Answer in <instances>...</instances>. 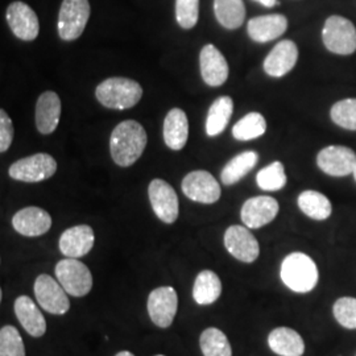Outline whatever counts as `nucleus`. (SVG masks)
<instances>
[{
	"mask_svg": "<svg viewBox=\"0 0 356 356\" xmlns=\"http://www.w3.org/2000/svg\"><path fill=\"white\" fill-rule=\"evenodd\" d=\"M148 136L136 120H124L114 128L110 138V152L115 164L127 168L135 164L147 147Z\"/></svg>",
	"mask_w": 356,
	"mask_h": 356,
	"instance_id": "obj_1",
	"label": "nucleus"
},
{
	"mask_svg": "<svg viewBox=\"0 0 356 356\" xmlns=\"http://www.w3.org/2000/svg\"><path fill=\"white\" fill-rule=\"evenodd\" d=\"M280 277L285 286L293 292H312L318 284V268L310 256L293 252L282 260Z\"/></svg>",
	"mask_w": 356,
	"mask_h": 356,
	"instance_id": "obj_2",
	"label": "nucleus"
},
{
	"mask_svg": "<svg viewBox=\"0 0 356 356\" xmlns=\"http://www.w3.org/2000/svg\"><path fill=\"white\" fill-rule=\"evenodd\" d=\"M95 95L99 103L111 110H128L140 102L143 88L139 82L124 78L114 76L107 78L99 83L95 90Z\"/></svg>",
	"mask_w": 356,
	"mask_h": 356,
	"instance_id": "obj_3",
	"label": "nucleus"
},
{
	"mask_svg": "<svg viewBox=\"0 0 356 356\" xmlns=\"http://www.w3.org/2000/svg\"><path fill=\"white\" fill-rule=\"evenodd\" d=\"M325 47L335 54L348 56L356 51V28L348 19L334 15L322 29Z\"/></svg>",
	"mask_w": 356,
	"mask_h": 356,
	"instance_id": "obj_4",
	"label": "nucleus"
},
{
	"mask_svg": "<svg viewBox=\"0 0 356 356\" xmlns=\"http://www.w3.org/2000/svg\"><path fill=\"white\" fill-rule=\"evenodd\" d=\"M89 0H64L58 13V36L64 41H74L82 36L90 19Z\"/></svg>",
	"mask_w": 356,
	"mask_h": 356,
	"instance_id": "obj_5",
	"label": "nucleus"
},
{
	"mask_svg": "<svg viewBox=\"0 0 356 356\" xmlns=\"http://www.w3.org/2000/svg\"><path fill=\"white\" fill-rule=\"evenodd\" d=\"M56 277L66 293L73 297H83L92 288V275L78 259L60 260L56 266Z\"/></svg>",
	"mask_w": 356,
	"mask_h": 356,
	"instance_id": "obj_6",
	"label": "nucleus"
},
{
	"mask_svg": "<svg viewBox=\"0 0 356 356\" xmlns=\"http://www.w3.org/2000/svg\"><path fill=\"white\" fill-rule=\"evenodd\" d=\"M56 172L57 161L48 153H36L17 160L8 170L10 177L28 184L45 181L53 177Z\"/></svg>",
	"mask_w": 356,
	"mask_h": 356,
	"instance_id": "obj_7",
	"label": "nucleus"
},
{
	"mask_svg": "<svg viewBox=\"0 0 356 356\" xmlns=\"http://www.w3.org/2000/svg\"><path fill=\"white\" fill-rule=\"evenodd\" d=\"M35 296L38 305L54 316H64L70 309L67 293L49 275H40L35 281Z\"/></svg>",
	"mask_w": 356,
	"mask_h": 356,
	"instance_id": "obj_8",
	"label": "nucleus"
},
{
	"mask_svg": "<svg viewBox=\"0 0 356 356\" xmlns=\"http://www.w3.org/2000/svg\"><path fill=\"white\" fill-rule=\"evenodd\" d=\"M184 194L198 204H216L220 198V185L214 176L206 170H194L182 179Z\"/></svg>",
	"mask_w": 356,
	"mask_h": 356,
	"instance_id": "obj_9",
	"label": "nucleus"
},
{
	"mask_svg": "<svg viewBox=\"0 0 356 356\" xmlns=\"http://www.w3.org/2000/svg\"><path fill=\"white\" fill-rule=\"evenodd\" d=\"M148 197L154 214L166 225H172L177 220L179 214L177 193L160 178L151 181L148 188Z\"/></svg>",
	"mask_w": 356,
	"mask_h": 356,
	"instance_id": "obj_10",
	"label": "nucleus"
},
{
	"mask_svg": "<svg viewBox=\"0 0 356 356\" xmlns=\"http://www.w3.org/2000/svg\"><path fill=\"white\" fill-rule=\"evenodd\" d=\"M177 292L172 286H160L149 293L147 309L153 323L161 329L169 327L177 314Z\"/></svg>",
	"mask_w": 356,
	"mask_h": 356,
	"instance_id": "obj_11",
	"label": "nucleus"
},
{
	"mask_svg": "<svg viewBox=\"0 0 356 356\" xmlns=\"http://www.w3.org/2000/svg\"><path fill=\"white\" fill-rule=\"evenodd\" d=\"M317 164L322 172L332 177H346L354 173L356 153L343 145H330L317 156Z\"/></svg>",
	"mask_w": 356,
	"mask_h": 356,
	"instance_id": "obj_12",
	"label": "nucleus"
},
{
	"mask_svg": "<svg viewBox=\"0 0 356 356\" xmlns=\"http://www.w3.org/2000/svg\"><path fill=\"white\" fill-rule=\"evenodd\" d=\"M225 247L236 260L254 263L260 254V245L254 234L245 226H231L225 232Z\"/></svg>",
	"mask_w": 356,
	"mask_h": 356,
	"instance_id": "obj_13",
	"label": "nucleus"
},
{
	"mask_svg": "<svg viewBox=\"0 0 356 356\" xmlns=\"http://www.w3.org/2000/svg\"><path fill=\"white\" fill-rule=\"evenodd\" d=\"M280 206L279 202L268 195H259L247 200L243 204L241 218L245 227L261 229L269 225L277 214Z\"/></svg>",
	"mask_w": 356,
	"mask_h": 356,
	"instance_id": "obj_14",
	"label": "nucleus"
},
{
	"mask_svg": "<svg viewBox=\"0 0 356 356\" xmlns=\"http://www.w3.org/2000/svg\"><path fill=\"white\" fill-rule=\"evenodd\" d=\"M7 23L13 35L23 41H33L40 32L36 13L23 1H13L6 13Z\"/></svg>",
	"mask_w": 356,
	"mask_h": 356,
	"instance_id": "obj_15",
	"label": "nucleus"
},
{
	"mask_svg": "<svg viewBox=\"0 0 356 356\" xmlns=\"http://www.w3.org/2000/svg\"><path fill=\"white\" fill-rule=\"evenodd\" d=\"M200 67L204 83L211 88L222 86L229 78V64L213 44L204 45L200 53Z\"/></svg>",
	"mask_w": 356,
	"mask_h": 356,
	"instance_id": "obj_16",
	"label": "nucleus"
},
{
	"mask_svg": "<svg viewBox=\"0 0 356 356\" xmlns=\"http://www.w3.org/2000/svg\"><path fill=\"white\" fill-rule=\"evenodd\" d=\"M13 229L26 238L47 234L51 227V218L44 209L31 206L19 210L13 218Z\"/></svg>",
	"mask_w": 356,
	"mask_h": 356,
	"instance_id": "obj_17",
	"label": "nucleus"
},
{
	"mask_svg": "<svg viewBox=\"0 0 356 356\" xmlns=\"http://www.w3.org/2000/svg\"><path fill=\"white\" fill-rule=\"evenodd\" d=\"M95 235L88 225H79L65 229L60 238L58 247L61 254L70 259H79L89 254L94 247Z\"/></svg>",
	"mask_w": 356,
	"mask_h": 356,
	"instance_id": "obj_18",
	"label": "nucleus"
},
{
	"mask_svg": "<svg viewBox=\"0 0 356 356\" xmlns=\"http://www.w3.org/2000/svg\"><path fill=\"white\" fill-rule=\"evenodd\" d=\"M298 60V48L291 40H282L270 53L264 61V72L268 76L273 78H281L286 76Z\"/></svg>",
	"mask_w": 356,
	"mask_h": 356,
	"instance_id": "obj_19",
	"label": "nucleus"
},
{
	"mask_svg": "<svg viewBox=\"0 0 356 356\" xmlns=\"http://www.w3.org/2000/svg\"><path fill=\"white\" fill-rule=\"evenodd\" d=\"M288 29V19L281 13L256 16L248 22L247 32L256 42H269L282 36Z\"/></svg>",
	"mask_w": 356,
	"mask_h": 356,
	"instance_id": "obj_20",
	"label": "nucleus"
},
{
	"mask_svg": "<svg viewBox=\"0 0 356 356\" xmlns=\"http://www.w3.org/2000/svg\"><path fill=\"white\" fill-rule=\"evenodd\" d=\"M61 118V99L54 91H45L36 103V127L40 134L51 135L58 127Z\"/></svg>",
	"mask_w": 356,
	"mask_h": 356,
	"instance_id": "obj_21",
	"label": "nucleus"
},
{
	"mask_svg": "<svg viewBox=\"0 0 356 356\" xmlns=\"http://www.w3.org/2000/svg\"><path fill=\"white\" fill-rule=\"evenodd\" d=\"M15 314L24 327V330L35 337L40 338L47 331V321L41 314L38 305L28 297V296H20L15 301Z\"/></svg>",
	"mask_w": 356,
	"mask_h": 356,
	"instance_id": "obj_22",
	"label": "nucleus"
},
{
	"mask_svg": "<svg viewBox=\"0 0 356 356\" xmlns=\"http://www.w3.org/2000/svg\"><path fill=\"white\" fill-rule=\"evenodd\" d=\"M269 348L280 356H302L305 342L302 337L291 327H277L268 335Z\"/></svg>",
	"mask_w": 356,
	"mask_h": 356,
	"instance_id": "obj_23",
	"label": "nucleus"
},
{
	"mask_svg": "<svg viewBox=\"0 0 356 356\" xmlns=\"http://www.w3.org/2000/svg\"><path fill=\"white\" fill-rule=\"evenodd\" d=\"M189 138V122L185 111L172 108L164 120V141L173 151H181Z\"/></svg>",
	"mask_w": 356,
	"mask_h": 356,
	"instance_id": "obj_24",
	"label": "nucleus"
},
{
	"mask_svg": "<svg viewBox=\"0 0 356 356\" xmlns=\"http://www.w3.org/2000/svg\"><path fill=\"white\" fill-rule=\"evenodd\" d=\"M234 113V101L227 95L216 98L209 108L206 118V134L210 138L220 135L229 126V119Z\"/></svg>",
	"mask_w": 356,
	"mask_h": 356,
	"instance_id": "obj_25",
	"label": "nucleus"
},
{
	"mask_svg": "<svg viewBox=\"0 0 356 356\" xmlns=\"http://www.w3.org/2000/svg\"><path fill=\"white\" fill-rule=\"evenodd\" d=\"M222 294V281L216 272L204 269L198 273L193 286V298L198 305H211Z\"/></svg>",
	"mask_w": 356,
	"mask_h": 356,
	"instance_id": "obj_26",
	"label": "nucleus"
},
{
	"mask_svg": "<svg viewBox=\"0 0 356 356\" xmlns=\"http://www.w3.org/2000/svg\"><path fill=\"white\" fill-rule=\"evenodd\" d=\"M257 161H259V156L254 151H245L231 159L220 173V179L223 185L231 186L239 182L254 169Z\"/></svg>",
	"mask_w": 356,
	"mask_h": 356,
	"instance_id": "obj_27",
	"label": "nucleus"
},
{
	"mask_svg": "<svg viewBox=\"0 0 356 356\" xmlns=\"http://www.w3.org/2000/svg\"><path fill=\"white\" fill-rule=\"evenodd\" d=\"M298 207L306 216L316 220H325L332 213L330 200L316 191H302L298 195Z\"/></svg>",
	"mask_w": 356,
	"mask_h": 356,
	"instance_id": "obj_28",
	"label": "nucleus"
},
{
	"mask_svg": "<svg viewBox=\"0 0 356 356\" xmlns=\"http://www.w3.org/2000/svg\"><path fill=\"white\" fill-rule=\"evenodd\" d=\"M214 13L219 24L226 29H238L244 23L243 0H214Z\"/></svg>",
	"mask_w": 356,
	"mask_h": 356,
	"instance_id": "obj_29",
	"label": "nucleus"
},
{
	"mask_svg": "<svg viewBox=\"0 0 356 356\" xmlns=\"http://www.w3.org/2000/svg\"><path fill=\"white\" fill-rule=\"evenodd\" d=\"M267 131L266 118L259 113H250L232 128V136L239 141L254 140Z\"/></svg>",
	"mask_w": 356,
	"mask_h": 356,
	"instance_id": "obj_30",
	"label": "nucleus"
},
{
	"mask_svg": "<svg viewBox=\"0 0 356 356\" xmlns=\"http://www.w3.org/2000/svg\"><path fill=\"white\" fill-rule=\"evenodd\" d=\"M200 347L204 356H232L227 337L216 327H209L201 334Z\"/></svg>",
	"mask_w": 356,
	"mask_h": 356,
	"instance_id": "obj_31",
	"label": "nucleus"
},
{
	"mask_svg": "<svg viewBox=\"0 0 356 356\" xmlns=\"http://www.w3.org/2000/svg\"><path fill=\"white\" fill-rule=\"evenodd\" d=\"M286 181L288 178L285 175V169L280 161L269 164L256 175V182L261 191H281L286 185Z\"/></svg>",
	"mask_w": 356,
	"mask_h": 356,
	"instance_id": "obj_32",
	"label": "nucleus"
},
{
	"mask_svg": "<svg viewBox=\"0 0 356 356\" xmlns=\"http://www.w3.org/2000/svg\"><path fill=\"white\" fill-rule=\"evenodd\" d=\"M331 119L339 127L356 131V98L335 103L331 108Z\"/></svg>",
	"mask_w": 356,
	"mask_h": 356,
	"instance_id": "obj_33",
	"label": "nucleus"
},
{
	"mask_svg": "<svg viewBox=\"0 0 356 356\" xmlns=\"http://www.w3.org/2000/svg\"><path fill=\"white\" fill-rule=\"evenodd\" d=\"M0 356H26V347L19 330L3 326L0 330Z\"/></svg>",
	"mask_w": 356,
	"mask_h": 356,
	"instance_id": "obj_34",
	"label": "nucleus"
},
{
	"mask_svg": "<svg viewBox=\"0 0 356 356\" xmlns=\"http://www.w3.org/2000/svg\"><path fill=\"white\" fill-rule=\"evenodd\" d=\"M332 314L337 322L348 330H356V298L342 297L332 306Z\"/></svg>",
	"mask_w": 356,
	"mask_h": 356,
	"instance_id": "obj_35",
	"label": "nucleus"
},
{
	"mask_svg": "<svg viewBox=\"0 0 356 356\" xmlns=\"http://www.w3.org/2000/svg\"><path fill=\"white\" fill-rule=\"evenodd\" d=\"M200 17V0H176V19L182 29L197 26Z\"/></svg>",
	"mask_w": 356,
	"mask_h": 356,
	"instance_id": "obj_36",
	"label": "nucleus"
},
{
	"mask_svg": "<svg viewBox=\"0 0 356 356\" xmlns=\"http://www.w3.org/2000/svg\"><path fill=\"white\" fill-rule=\"evenodd\" d=\"M15 129L13 120L4 110H0V152L8 151L13 144Z\"/></svg>",
	"mask_w": 356,
	"mask_h": 356,
	"instance_id": "obj_37",
	"label": "nucleus"
},
{
	"mask_svg": "<svg viewBox=\"0 0 356 356\" xmlns=\"http://www.w3.org/2000/svg\"><path fill=\"white\" fill-rule=\"evenodd\" d=\"M254 1L263 4L264 7H268V8H272V7H275L279 3L277 0H254Z\"/></svg>",
	"mask_w": 356,
	"mask_h": 356,
	"instance_id": "obj_38",
	"label": "nucleus"
},
{
	"mask_svg": "<svg viewBox=\"0 0 356 356\" xmlns=\"http://www.w3.org/2000/svg\"><path fill=\"white\" fill-rule=\"evenodd\" d=\"M115 356H135L132 353H129V351H120V353H118Z\"/></svg>",
	"mask_w": 356,
	"mask_h": 356,
	"instance_id": "obj_39",
	"label": "nucleus"
},
{
	"mask_svg": "<svg viewBox=\"0 0 356 356\" xmlns=\"http://www.w3.org/2000/svg\"><path fill=\"white\" fill-rule=\"evenodd\" d=\"M353 175H354V178H355V181H356V166H355V169H354V173H353Z\"/></svg>",
	"mask_w": 356,
	"mask_h": 356,
	"instance_id": "obj_40",
	"label": "nucleus"
},
{
	"mask_svg": "<svg viewBox=\"0 0 356 356\" xmlns=\"http://www.w3.org/2000/svg\"><path fill=\"white\" fill-rule=\"evenodd\" d=\"M156 356H165V355H156Z\"/></svg>",
	"mask_w": 356,
	"mask_h": 356,
	"instance_id": "obj_41",
	"label": "nucleus"
}]
</instances>
